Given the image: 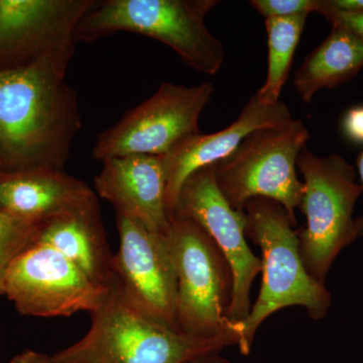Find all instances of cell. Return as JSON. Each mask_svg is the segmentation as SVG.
<instances>
[{
  "label": "cell",
  "instance_id": "1",
  "mask_svg": "<svg viewBox=\"0 0 363 363\" xmlns=\"http://www.w3.org/2000/svg\"><path fill=\"white\" fill-rule=\"evenodd\" d=\"M70 44L21 68L0 71V172L64 171L82 128L76 91L66 82Z\"/></svg>",
  "mask_w": 363,
  "mask_h": 363
},
{
  "label": "cell",
  "instance_id": "2",
  "mask_svg": "<svg viewBox=\"0 0 363 363\" xmlns=\"http://www.w3.org/2000/svg\"><path fill=\"white\" fill-rule=\"evenodd\" d=\"M247 216L245 235L262 252V281L248 316L235 324L238 350L250 355L260 325L279 310L302 307L313 320H322L332 306L325 284L313 278L301 257L297 221L279 203L255 198L243 208Z\"/></svg>",
  "mask_w": 363,
  "mask_h": 363
},
{
  "label": "cell",
  "instance_id": "3",
  "mask_svg": "<svg viewBox=\"0 0 363 363\" xmlns=\"http://www.w3.org/2000/svg\"><path fill=\"white\" fill-rule=\"evenodd\" d=\"M90 314L84 337L50 355L52 363H183L238 344L235 336L184 335L133 308L114 281L101 305Z\"/></svg>",
  "mask_w": 363,
  "mask_h": 363
},
{
  "label": "cell",
  "instance_id": "4",
  "mask_svg": "<svg viewBox=\"0 0 363 363\" xmlns=\"http://www.w3.org/2000/svg\"><path fill=\"white\" fill-rule=\"evenodd\" d=\"M217 0H95L73 40L91 43L119 32L138 33L168 45L193 70L215 75L225 60L220 40L205 18Z\"/></svg>",
  "mask_w": 363,
  "mask_h": 363
},
{
  "label": "cell",
  "instance_id": "5",
  "mask_svg": "<svg viewBox=\"0 0 363 363\" xmlns=\"http://www.w3.org/2000/svg\"><path fill=\"white\" fill-rule=\"evenodd\" d=\"M164 235L177 278L176 330L190 337L235 336L240 341L227 317L233 278L223 253L188 217L172 214Z\"/></svg>",
  "mask_w": 363,
  "mask_h": 363
},
{
  "label": "cell",
  "instance_id": "6",
  "mask_svg": "<svg viewBox=\"0 0 363 363\" xmlns=\"http://www.w3.org/2000/svg\"><path fill=\"white\" fill-rule=\"evenodd\" d=\"M297 168L303 176L298 209L306 218L297 230L298 248L307 271L325 284L338 255L359 238L353 213L363 186L340 155L320 157L304 149Z\"/></svg>",
  "mask_w": 363,
  "mask_h": 363
},
{
  "label": "cell",
  "instance_id": "7",
  "mask_svg": "<svg viewBox=\"0 0 363 363\" xmlns=\"http://www.w3.org/2000/svg\"><path fill=\"white\" fill-rule=\"evenodd\" d=\"M309 138L300 119L253 131L229 156L212 164L217 187L233 209L267 198L279 203L296 220L303 192L297 162Z\"/></svg>",
  "mask_w": 363,
  "mask_h": 363
},
{
  "label": "cell",
  "instance_id": "8",
  "mask_svg": "<svg viewBox=\"0 0 363 363\" xmlns=\"http://www.w3.org/2000/svg\"><path fill=\"white\" fill-rule=\"evenodd\" d=\"M215 91L210 82L186 86L164 82L154 95L97 135L93 157H164L183 138L199 133V119Z\"/></svg>",
  "mask_w": 363,
  "mask_h": 363
},
{
  "label": "cell",
  "instance_id": "9",
  "mask_svg": "<svg viewBox=\"0 0 363 363\" xmlns=\"http://www.w3.org/2000/svg\"><path fill=\"white\" fill-rule=\"evenodd\" d=\"M107 292L63 255L42 245H33L18 255L4 277V295L26 316L92 313Z\"/></svg>",
  "mask_w": 363,
  "mask_h": 363
},
{
  "label": "cell",
  "instance_id": "10",
  "mask_svg": "<svg viewBox=\"0 0 363 363\" xmlns=\"http://www.w3.org/2000/svg\"><path fill=\"white\" fill-rule=\"evenodd\" d=\"M188 217L204 229L223 253L233 272V290L228 320L242 322L252 309L253 281L262 272V259L250 250L245 235L247 216L233 209L215 182L212 167L189 177L182 186L173 213Z\"/></svg>",
  "mask_w": 363,
  "mask_h": 363
},
{
  "label": "cell",
  "instance_id": "11",
  "mask_svg": "<svg viewBox=\"0 0 363 363\" xmlns=\"http://www.w3.org/2000/svg\"><path fill=\"white\" fill-rule=\"evenodd\" d=\"M114 283L136 310L175 329L177 278L164 233L116 214Z\"/></svg>",
  "mask_w": 363,
  "mask_h": 363
},
{
  "label": "cell",
  "instance_id": "12",
  "mask_svg": "<svg viewBox=\"0 0 363 363\" xmlns=\"http://www.w3.org/2000/svg\"><path fill=\"white\" fill-rule=\"evenodd\" d=\"M95 0H0V71L35 63L70 44Z\"/></svg>",
  "mask_w": 363,
  "mask_h": 363
},
{
  "label": "cell",
  "instance_id": "13",
  "mask_svg": "<svg viewBox=\"0 0 363 363\" xmlns=\"http://www.w3.org/2000/svg\"><path fill=\"white\" fill-rule=\"evenodd\" d=\"M293 119L288 105L279 100L266 104L253 95L235 121L217 133L189 135L169 150L164 160L167 176L166 205L171 216L182 186L198 169L225 159L253 131L274 128Z\"/></svg>",
  "mask_w": 363,
  "mask_h": 363
},
{
  "label": "cell",
  "instance_id": "14",
  "mask_svg": "<svg viewBox=\"0 0 363 363\" xmlns=\"http://www.w3.org/2000/svg\"><path fill=\"white\" fill-rule=\"evenodd\" d=\"M94 180L97 194L111 203L116 214L166 233L169 215L162 157L130 155L104 160Z\"/></svg>",
  "mask_w": 363,
  "mask_h": 363
},
{
  "label": "cell",
  "instance_id": "15",
  "mask_svg": "<svg viewBox=\"0 0 363 363\" xmlns=\"http://www.w3.org/2000/svg\"><path fill=\"white\" fill-rule=\"evenodd\" d=\"M33 245L56 250L98 285L114 281L113 253L109 248L98 199L38 224Z\"/></svg>",
  "mask_w": 363,
  "mask_h": 363
},
{
  "label": "cell",
  "instance_id": "16",
  "mask_svg": "<svg viewBox=\"0 0 363 363\" xmlns=\"http://www.w3.org/2000/svg\"><path fill=\"white\" fill-rule=\"evenodd\" d=\"M96 198L85 182L64 171L0 172V212L21 220L38 223Z\"/></svg>",
  "mask_w": 363,
  "mask_h": 363
},
{
  "label": "cell",
  "instance_id": "17",
  "mask_svg": "<svg viewBox=\"0 0 363 363\" xmlns=\"http://www.w3.org/2000/svg\"><path fill=\"white\" fill-rule=\"evenodd\" d=\"M362 68L363 40L344 26H332L328 37L296 72L294 87L301 99L310 104L320 90L347 82Z\"/></svg>",
  "mask_w": 363,
  "mask_h": 363
},
{
  "label": "cell",
  "instance_id": "18",
  "mask_svg": "<svg viewBox=\"0 0 363 363\" xmlns=\"http://www.w3.org/2000/svg\"><path fill=\"white\" fill-rule=\"evenodd\" d=\"M308 16L309 14H298L286 18H266L269 47L267 79L255 93L264 104H274L279 101Z\"/></svg>",
  "mask_w": 363,
  "mask_h": 363
},
{
  "label": "cell",
  "instance_id": "19",
  "mask_svg": "<svg viewBox=\"0 0 363 363\" xmlns=\"http://www.w3.org/2000/svg\"><path fill=\"white\" fill-rule=\"evenodd\" d=\"M38 223L21 220L0 212V286L4 289V277L13 260L32 247Z\"/></svg>",
  "mask_w": 363,
  "mask_h": 363
},
{
  "label": "cell",
  "instance_id": "20",
  "mask_svg": "<svg viewBox=\"0 0 363 363\" xmlns=\"http://www.w3.org/2000/svg\"><path fill=\"white\" fill-rule=\"evenodd\" d=\"M255 11L266 18L319 13L322 0H252Z\"/></svg>",
  "mask_w": 363,
  "mask_h": 363
},
{
  "label": "cell",
  "instance_id": "21",
  "mask_svg": "<svg viewBox=\"0 0 363 363\" xmlns=\"http://www.w3.org/2000/svg\"><path fill=\"white\" fill-rule=\"evenodd\" d=\"M319 14L331 26H341L363 40V11H343L334 9L328 0H322Z\"/></svg>",
  "mask_w": 363,
  "mask_h": 363
},
{
  "label": "cell",
  "instance_id": "22",
  "mask_svg": "<svg viewBox=\"0 0 363 363\" xmlns=\"http://www.w3.org/2000/svg\"><path fill=\"white\" fill-rule=\"evenodd\" d=\"M342 135L348 142L363 145V104L347 109L340 124Z\"/></svg>",
  "mask_w": 363,
  "mask_h": 363
},
{
  "label": "cell",
  "instance_id": "23",
  "mask_svg": "<svg viewBox=\"0 0 363 363\" xmlns=\"http://www.w3.org/2000/svg\"><path fill=\"white\" fill-rule=\"evenodd\" d=\"M9 363H52L50 355L32 350H25L16 355Z\"/></svg>",
  "mask_w": 363,
  "mask_h": 363
},
{
  "label": "cell",
  "instance_id": "24",
  "mask_svg": "<svg viewBox=\"0 0 363 363\" xmlns=\"http://www.w3.org/2000/svg\"><path fill=\"white\" fill-rule=\"evenodd\" d=\"M334 9L343 11H363V0H328Z\"/></svg>",
  "mask_w": 363,
  "mask_h": 363
},
{
  "label": "cell",
  "instance_id": "25",
  "mask_svg": "<svg viewBox=\"0 0 363 363\" xmlns=\"http://www.w3.org/2000/svg\"><path fill=\"white\" fill-rule=\"evenodd\" d=\"M183 363H231L230 360L222 357L219 353H206L189 358Z\"/></svg>",
  "mask_w": 363,
  "mask_h": 363
},
{
  "label": "cell",
  "instance_id": "26",
  "mask_svg": "<svg viewBox=\"0 0 363 363\" xmlns=\"http://www.w3.org/2000/svg\"><path fill=\"white\" fill-rule=\"evenodd\" d=\"M357 176L359 177L360 184L363 186V150L359 152L357 159ZM355 224H357V230L358 236H363V212L360 216L355 218Z\"/></svg>",
  "mask_w": 363,
  "mask_h": 363
},
{
  "label": "cell",
  "instance_id": "27",
  "mask_svg": "<svg viewBox=\"0 0 363 363\" xmlns=\"http://www.w3.org/2000/svg\"><path fill=\"white\" fill-rule=\"evenodd\" d=\"M0 295H4V289L0 286Z\"/></svg>",
  "mask_w": 363,
  "mask_h": 363
}]
</instances>
